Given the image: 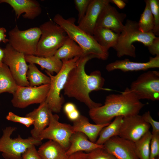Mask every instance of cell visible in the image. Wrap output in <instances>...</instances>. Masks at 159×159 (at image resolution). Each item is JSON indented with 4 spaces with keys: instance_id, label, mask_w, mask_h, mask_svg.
Listing matches in <instances>:
<instances>
[{
    "instance_id": "cell-1",
    "label": "cell",
    "mask_w": 159,
    "mask_h": 159,
    "mask_svg": "<svg viewBox=\"0 0 159 159\" xmlns=\"http://www.w3.org/2000/svg\"><path fill=\"white\" fill-rule=\"evenodd\" d=\"M94 58H98L92 54L81 57L77 65L69 72L63 89L64 95L84 103L89 110L102 105L91 99L90 92L94 91L110 90L103 87L105 80L100 71H94L90 74L85 71L87 62Z\"/></svg>"
},
{
    "instance_id": "cell-2",
    "label": "cell",
    "mask_w": 159,
    "mask_h": 159,
    "mask_svg": "<svg viewBox=\"0 0 159 159\" xmlns=\"http://www.w3.org/2000/svg\"><path fill=\"white\" fill-rule=\"evenodd\" d=\"M145 105L127 87L120 94L107 96L104 105L90 109L89 114L96 124H105L117 116L138 114Z\"/></svg>"
},
{
    "instance_id": "cell-3",
    "label": "cell",
    "mask_w": 159,
    "mask_h": 159,
    "mask_svg": "<svg viewBox=\"0 0 159 159\" xmlns=\"http://www.w3.org/2000/svg\"><path fill=\"white\" fill-rule=\"evenodd\" d=\"M53 21L61 27L68 37L81 48L85 55H94L98 59L104 60L108 58V52L99 44L93 36L87 34L76 25L74 18L65 19L57 14L54 16Z\"/></svg>"
},
{
    "instance_id": "cell-4",
    "label": "cell",
    "mask_w": 159,
    "mask_h": 159,
    "mask_svg": "<svg viewBox=\"0 0 159 159\" xmlns=\"http://www.w3.org/2000/svg\"><path fill=\"white\" fill-rule=\"evenodd\" d=\"M156 37L153 32H142L139 29L138 22L128 19L119 34L117 43L113 48L119 57L127 56L135 58L136 55L134 43L140 42L148 47Z\"/></svg>"
},
{
    "instance_id": "cell-5",
    "label": "cell",
    "mask_w": 159,
    "mask_h": 159,
    "mask_svg": "<svg viewBox=\"0 0 159 159\" xmlns=\"http://www.w3.org/2000/svg\"><path fill=\"white\" fill-rule=\"evenodd\" d=\"M81 57H76L67 60H62V67L55 75L45 72L50 79V87L45 101L52 112H60L64 102L63 97L61 96V91L64 89L70 71L77 64Z\"/></svg>"
},
{
    "instance_id": "cell-6",
    "label": "cell",
    "mask_w": 159,
    "mask_h": 159,
    "mask_svg": "<svg viewBox=\"0 0 159 159\" xmlns=\"http://www.w3.org/2000/svg\"><path fill=\"white\" fill-rule=\"evenodd\" d=\"M41 35L36 55L42 57L54 56L68 37L64 30L53 21L49 20L39 26Z\"/></svg>"
},
{
    "instance_id": "cell-7",
    "label": "cell",
    "mask_w": 159,
    "mask_h": 159,
    "mask_svg": "<svg viewBox=\"0 0 159 159\" xmlns=\"http://www.w3.org/2000/svg\"><path fill=\"white\" fill-rule=\"evenodd\" d=\"M16 129V127L9 126L3 130L0 138V152L5 159H22V155L29 148L42 143L41 140L32 136L24 139L19 135L11 138V135Z\"/></svg>"
},
{
    "instance_id": "cell-8",
    "label": "cell",
    "mask_w": 159,
    "mask_h": 159,
    "mask_svg": "<svg viewBox=\"0 0 159 159\" xmlns=\"http://www.w3.org/2000/svg\"><path fill=\"white\" fill-rule=\"evenodd\" d=\"M8 43L15 50L25 55H36L41 37L39 27L20 30L16 25L8 33Z\"/></svg>"
},
{
    "instance_id": "cell-9",
    "label": "cell",
    "mask_w": 159,
    "mask_h": 159,
    "mask_svg": "<svg viewBox=\"0 0 159 159\" xmlns=\"http://www.w3.org/2000/svg\"><path fill=\"white\" fill-rule=\"evenodd\" d=\"M139 100L153 101L159 100V72L149 71L132 82L130 88Z\"/></svg>"
},
{
    "instance_id": "cell-10",
    "label": "cell",
    "mask_w": 159,
    "mask_h": 159,
    "mask_svg": "<svg viewBox=\"0 0 159 159\" xmlns=\"http://www.w3.org/2000/svg\"><path fill=\"white\" fill-rule=\"evenodd\" d=\"M4 49L5 54L3 62L9 67L17 84L20 86H29L26 78L28 65L25 55L15 50L9 43Z\"/></svg>"
},
{
    "instance_id": "cell-11",
    "label": "cell",
    "mask_w": 159,
    "mask_h": 159,
    "mask_svg": "<svg viewBox=\"0 0 159 159\" xmlns=\"http://www.w3.org/2000/svg\"><path fill=\"white\" fill-rule=\"evenodd\" d=\"M59 116L51 111L48 126L40 133L39 139L42 141L47 139L59 144L66 151L70 145V140L74 132L72 125L59 121Z\"/></svg>"
},
{
    "instance_id": "cell-12",
    "label": "cell",
    "mask_w": 159,
    "mask_h": 159,
    "mask_svg": "<svg viewBox=\"0 0 159 159\" xmlns=\"http://www.w3.org/2000/svg\"><path fill=\"white\" fill-rule=\"evenodd\" d=\"M50 87V84L33 87L19 86L13 95L12 104L19 108H25L32 104H40L45 101Z\"/></svg>"
},
{
    "instance_id": "cell-13",
    "label": "cell",
    "mask_w": 159,
    "mask_h": 159,
    "mask_svg": "<svg viewBox=\"0 0 159 159\" xmlns=\"http://www.w3.org/2000/svg\"><path fill=\"white\" fill-rule=\"evenodd\" d=\"M150 127L139 114L123 117L119 136L135 143L149 131Z\"/></svg>"
},
{
    "instance_id": "cell-14",
    "label": "cell",
    "mask_w": 159,
    "mask_h": 159,
    "mask_svg": "<svg viewBox=\"0 0 159 159\" xmlns=\"http://www.w3.org/2000/svg\"><path fill=\"white\" fill-rule=\"evenodd\" d=\"M103 145L105 149L117 159H139L135 143L119 136L110 138Z\"/></svg>"
},
{
    "instance_id": "cell-15",
    "label": "cell",
    "mask_w": 159,
    "mask_h": 159,
    "mask_svg": "<svg viewBox=\"0 0 159 159\" xmlns=\"http://www.w3.org/2000/svg\"><path fill=\"white\" fill-rule=\"evenodd\" d=\"M110 3L105 5L102 9L98 18L96 27L108 29L119 34L124 27L123 23L127 15L125 13L119 12Z\"/></svg>"
},
{
    "instance_id": "cell-16",
    "label": "cell",
    "mask_w": 159,
    "mask_h": 159,
    "mask_svg": "<svg viewBox=\"0 0 159 159\" xmlns=\"http://www.w3.org/2000/svg\"><path fill=\"white\" fill-rule=\"evenodd\" d=\"M3 3L8 4L13 8L17 19L24 14V18L33 20L42 12L40 4L35 0H0V3Z\"/></svg>"
},
{
    "instance_id": "cell-17",
    "label": "cell",
    "mask_w": 159,
    "mask_h": 159,
    "mask_svg": "<svg viewBox=\"0 0 159 159\" xmlns=\"http://www.w3.org/2000/svg\"><path fill=\"white\" fill-rule=\"evenodd\" d=\"M159 67V55L150 57L149 61L145 62L131 61L128 59L117 60L110 63L106 67L108 72L119 69L125 72H128L145 71L148 69Z\"/></svg>"
},
{
    "instance_id": "cell-18",
    "label": "cell",
    "mask_w": 159,
    "mask_h": 159,
    "mask_svg": "<svg viewBox=\"0 0 159 159\" xmlns=\"http://www.w3.org/2000/svg\"><path fill=\"white\" fill-rule=\"evenodd\" d=\"M110 0H91L83 19L77 26L81 29L93 36L99 15L104 7Z\"/></svg>"
},
{
    "instance_id": "cell-19",
    "label": "cell",
    "mask_w": 159,
    "mask_h": 159,
    "mask_svg": "<svg viewBox=\"0 0 159 159\" xmlns=\"http://www.w3.org/2000/svg\"><path fill=\"white\" fill-rule=\"evenodd\" d=\"M51 111L44 101L38 108L26 115L25 116L30 117L34 120V127L30 132L32 137L39 139L41 132L49 124Z\"/></svg>"
},
{
    "instance_id": "cell-20",
    "label": "cell",
    "mask_w": 159,
    "mask_h": 159,
    "mask_svg": "<svg viewBox=\"0 0 159 159\" xmlns=\"http://www.w3.org/2000/svg\"><path fill=\"white\" fill-rule=\"evenodd\" d=\"M72 125L74 132H80L85 134L91 142L95 143L101 130L110 123L98 124H91L86 117L81 115L73 122Z\"/></svg>"
},
{
    "instance_id": "cell-21",
    "label": "cell",
    "mask_w": 159,
    "mask_h": 159,
    "mask_svg": "<svg viewBox=\"0 0 159 159\" xmlns=\"http://www.w3.org/2000/svg\"><path fill=\"white\" fill-rule=\"evenodd\" d=\"M70 143L69 148L66 151L68 156L78 152L88 153L98 148H104L103 145L91 142L85 134L80 132H75L72 135Z\"/></svg>"
},
{
    "instance_id": "cell-22",
    "label": "cell",
    "mask_w": 159,
    "mask_h": 159,
    "mask_svg": "<svg viewBox=\"0 0 159 159\" xmlns=\"http://www.w3.org/2000/svg\"><path fill=\"white\" fill-rule=\"evenodd\" d=\"M26 62L39 65L42 69H45L51 74L57 73L62 64L61 60L54 55L47 57H39L35 55H25Z\"/></svg>"
},
{
    "instance_id": "cell-23",
    "label": "cell",
    "mask_w": 159,
    "mask_h": 159,
    "mask_svg": "<svg viewBox=\"0 0 159 159\" xmlns=\"http://www.w3.org/2000/svg\"><path fill=\"white\" fill-rule=\"evenodd\" d=\"M37 151L42 159H67L68 157L61 145L51 140L42 144Z\"/></svg>"
},
{
    "instance_id": "cell-24",
    "label": "cell",
    "mask_w": 159,
    "mask_h": 159,
    "mask_svg": "<svg viewBox=\"0 0 159 159\" xmlns=\"http://www.w3.org/2000/svg\"><path fill=\"white\" fill-rule=\"evenodd\" d=\"M84 55L81 48L68 37L54 56L62 61L70 59L76 57H81Z\"/></svg>"
},
{
    "instance_id": "cell-25",
    "label": "cell",
    "mask_w": 159,
    "mask_h": 159,
    "mask_svg": "<svg viewBox=\"0 0 159 159\" xmlns=\"http://www.w3.org/2000/svg\"><path fill=\"white\" fill-rule=\"evenodd\" d=\"M119 34L110 29L101 27H96L93 36L99 44L107 51L116 45Z\"/></svg>"
},
{
    "instance_id": "cell-26",
    "label": "cell",
    "mask_w": 159,
    "mask_h": 159,
    "mask_svg": "<svg viewBox=\"0 0 159 159\" xmlns=\"http://www.w3.org/2000/svg\"><path fill=\"white\" fill-rule=\"evenodd\" d=\"M18 86L9 67L3 63L0 66V94L7 92L13 95Z\"/></svg>"
},
{
    "instance_id": "cell-27",
    "label": "cell",
    "mask_w": 159,
    "mask_h": 159,
    "mask_svg": "<svg viewBox=\"0 0 159 159\" xmlns=\"http://www.w3.org/2000/svg\"><path fill=\"white\" fill-rule=\"evenodd\" d=\"M123 117L122 116L115 117L112 122L102 128L100 132L99 138L95 143L103 145L110 138L119 136Z\"/></svg>"
},
{
    "instance_id": "cell-28",
    "label": "cell",
    "mask_w": 159,
    "mask_h": 159,
    "mask_svg": "<svg viewBox=\"0 0 159 159\" xmlns=\"http://www.w3.org/2000/svg\"><path fill=\"white\" fill-rule=\"evenodd\" d=\"M26 78L30 87L38 86L50 83L49 77L41 72L34 64L29 63L28 65Z\"/></svg>"
},
{
    "instance_id": "cell-29",
    "label": "cell",
    "mask_w": 159,
    "mask_h": 159,
    "mask_svg": "<svg viewBox=\"0 0 159 159\" xmlns=\"http://www.w3.org/2000/svg\"><path fill=\"white\" fill-rule=\"evenodd\" d=\"M152 133L148 131L135 143V150L139 159H150Z\"/></svg>"
},
{
    "instance_id": "cell-30",
    "label": "cell",
    "mask_w": 159,
    "mask_h": 159,
    "mask_svg": "<svg viewBox=\"0 0 159 159\" xmlns=\"http://www.w3.org/2000/svg\"><path fill=\"white\" fill-rule=\"evenodd\" d=\"M145 6L138 22L140 30L144 33L153 32L154 20L151 11L148 0L145 1Z\"/></svg>"
},
{
    "instance_id": "cell-31",
    "label": "cell",
    "mask_w": 159,
    "mask_h": 159,
    "mask_svg": "<svg viewBox=\"0 0 159 159\" xmlns=\"http://www.w3.org/2000/svg\"><path fill=\"white\" fill-rule=\"evenodd\" d=\"M150 9L154 20V28L153 33L157 36L159 35V1L148 0Z\"/></svg>"
},
{
    "instance_id": "cell-32",
    "label": "cell",
    "mask_w": 159,
    "mask_h": 159,
    "mask_svg": "<svg viewBox=\"0 0 159 159\" xmlns=\"http://www.w3.org/2000/svg\"><path fill=\"white\" fill-rule=\"evenodd\" d=\"M86 159H117L104 148H98L87 153Z\"/></svg>"
},
{
    "instance_id": "cell-33",
    "label": "cell",
    "mask_w": 159,
    "mask_h": 159,
    "mask_svg": "<svg viewBox=\"0 0 159 159\" xmlns=\"http://www.w3.org/2000/svg\"><path fill=\"white\" fill-rule=\"evenodd\" d=\"M150 150V159L159 158V133H152Z\"/></svg>"
},
{
    "instance_id": "cell-34",
    "label": "cell",
    "mask_w": 159,
    "mask_h": 159,
    "mask_svg": "<svg viewBox=\"0 0 159 159\" xmlns=\"http://www.w3.org/2000/svg\"><path fill=\"white\" fill-rule=\"evenodd\" d=\"M6 118L8 120L21 123L27 127H29L34 123V120L31 118L20 116L11 112L8 113Z\"/></svg>"
},
{
    "instance_id": "cell-35",
    "label": "cell",
    "mask_w": 159,
    "mask_h": 159,
    "mask_svg": "<svg viewBox=\"0 0 159 159\" xmlns=\"http://www.w3.org/2000/svg\"><path fill=\"white\" fill-rule=\"evenodd\" d=\"M91 0H74L76 9L78 12V23L84 17Z\"/></svg>"
},
{
    "instance_id": "cell-36",
    "label": "cell",
    "mask_w": 159,
    "mask_h": 159,
    "mask_svg": "<svg viewBox=\"0 0 159 159\" xmlns=\"http://www.w3.org/2000/svg\"><path fill=\"white\" fill-rule=\"evenodd\" d=\"M142 116L143 120L152 127V133H159V122L153 118L149 111L145 112Z\"/></svg>"
},
{
    "instance_id": "cell-37",
    "label": "cell",
    "mask_w": 159,
    "mask_h": 159,
    "mask_svg": "<svg viewBox=\"0 0 159 159\" xmlns=\"http://www.w3.org/2000/svg\"><path fill=\"white\" fill-rule=\"evenodd\" d=\"M22 159H42L36 148L35 145L29 148L23 154Z\"/></svg>"
},
{
    "instance_id": "cell-38",
    "label": "cell",
    "mask_w": 159,
    "mask_h": 159,
    "mask_svg": "<svg viewBox=\"0 0 159 159\" xmlns=\"http://www.w3.org/2000/svg\"><path fill=\"white\" fill-rule=\"evenodd\" d=\"M147 47L149 52L152 55H159V37H156Z\"/></svg>"
},
{
    "instance_id": "cell-39",
    "label": "cell",
    "mask_w": 159,
    "mask_h": 159,
    "mask_svg": "<svg viewBox=\"0 0 159 159\" xmlns=\"http://www.w3.org/2000/svg\"><path fill=\"white\" fill-rule=\"evenodd\" d=\"M87 153L79 152L74 153L68 156L67 159H86Z\"/></svg>"
},
{
    "instance_id": "cell-40",
    "label": "cell",
    "mask_w": 159,
    "mask_h": 159,
    "mask_svg": "<svg viewBox=\"0 0 159 159\" xmlns=\"http://www.w3.org/2000/svg\"><path fill=\"white\" fill-rule=\"evenodd\" d=\"M77 109L75 105L71 102L67 103L63 107L64 111L66 115L72 112Z\"/></svg>"
},
{
    "instance_id": "cell-41",
    "label": "cell",
    "mask_w": 159,
    "mask_h": 159,
    "mask_svg": "<svg viewBox=\"0 0 159 159\" xmlns=\"http://www.w3.org/2000/svg\"><path fill=\"white\" fill-rule=\"evenodd\" d=\"M66 115L69 119L73 122L77 120L79 117L80 115V112L77 109Z\"/></svg>"
},
{
    "instance_id": "cell-42",
    "label": "cell",
    "mask_w": 159,
    "mask_h": 159,
    "mask_svg": "<svg viewBox=\"0 0 159 159\" xmlns=\"http://www.w3.org/2000/svg\"><path fill=\"white\" fill-rule=\"evenodd\" d=\"M6 30L4 27H0V43L3 42L4 43H8V39L6 38Z\"/></svg>"
},
{
    "instance_id": "cell-43",
    "label": "cell",
    "mask_w": 159,
    "mask_h": 159,
    "mask_svg": "<svg viewBox=\"0 0 159 159\" xmlns=\"http://www.w3.org/2000/svg\"><path fill=\"white\" fill-rule=\"evenodd\" d=\"M110 2L113 3L121 9H123L126 6V3L121 0H110Z\"/></svg>"
},
{
    "instance_id": "cell-44",
    "label": "cell",
    "mask_w": 159,
    "mask_h": 159,
    "mask_svg": "<svg viewBox=\"0 0 159 159\" xmlns=\"http://www.w3.org/2000/svg\"><path fill=\"white\" fill-rule=\"evenodd\" d=\"M4 49L0 47V66H1L3 64V60L4 57Z\"/></svg>"
},
{
    "instance_id": "cell-45",
    "label": "cell",
    "mask_w": 159,
    "mask_h": 159,
    "mask_svg": "<svg viewBox=\"0 0 159 159\" xmlns=\"http://www.w3.org/2000/svg\"><path fill=\"white\" fill-rule=\"evenodd\" d=\"M156 159H159V158H156Z\"/></svg>"
},
{
    "instance_id": "cell-46",
    "label": "cell",
    "mask_w": 159,
    "mask_h": 159,
    "mask_svg": "<svg viewBox=\"0 0 159 159\" xmlns=\"http://www.w3.org/2000/svg\"></svg>"
}]
</instances>
